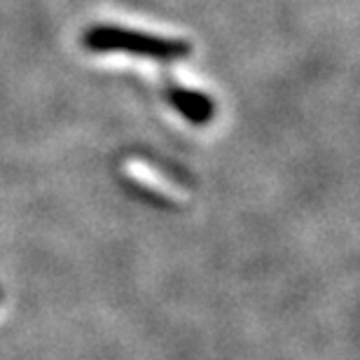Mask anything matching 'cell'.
Returning <instances> with one entry per match:
<instances>
[{
    "label": "cell",
    "mask_w": 360,
    "mask_h": 360,
    "mask_svg": "<svg viewBox=\"0 0 360 360\" xmlns=\"http://www.w3.org/2000/svg\"><path fill=\"white\" fill-rule=\"evenodd\" d=\"M84 45L91 49H101V52H134L155 56V59H171L180 52H187V45H183V42L162 40L155 38V35H143L115 26L91 28L84 35Z\"/></svg>",
    "instance_id": "obj_1"
},
{
    "label": "cell",
    "mask_w": 360,
    "mask_h": 360,
    "mask_svg": "<svg viewBox=\"0 0 360 360\" xmlns=\"http://www.w3.org/2000/svg\"><path fill=\"white\" fill-rule=\"evenodd\" d=\"M131 176L136 178V180H141V183H146V185H150L153 190H157V192H162V194H167V197H171V199H185V194H183V190H178V187L174 185V183H169V180H164L162 176H157L155 171H150V167H134L131 169Z\"/></svg>",
    "instance_id": "obj_2"
}]
</instances>
